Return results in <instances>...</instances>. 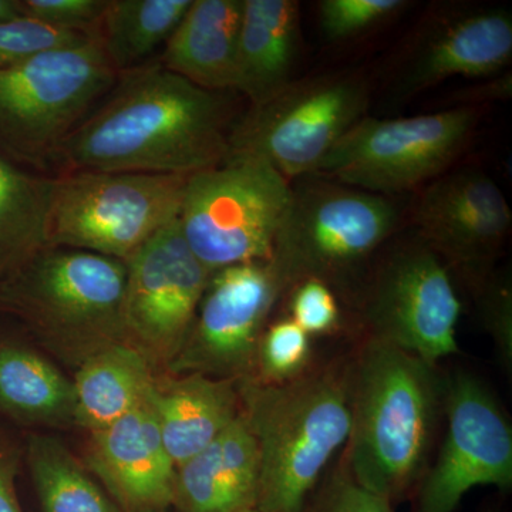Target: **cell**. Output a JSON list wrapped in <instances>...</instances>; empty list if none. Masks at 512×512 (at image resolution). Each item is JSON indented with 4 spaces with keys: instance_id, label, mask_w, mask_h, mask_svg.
Segmentation results:
<instances>
[{
    "instance_id": "6da1fadb",
    "label": "cell",
    "mask_w": 512,
    "mask_h": 512,
    "mask_svg": "<svg viewBox=\"0 0 512 512\" xmlns=\"http://www.w3.org/2000/svg\"><path fill=\"white\" fill-rule=\"evenodd\" d=\"M153 62L120 74L57 151L60 173L188 175L228 156L231 107Z\"/></svg>"
},
{
    "instance_id": "7a4b0ae2",
    "label": "cell",
    "mask_w": 512,
    "mask_h": 512,
    "mask_svg": "<svg viewBox=\"0 0 512 512\" xmlns=\"http://www.w3.org/2000/svg\"><path fill=\"white\" fill-rule=\"evenodd\" d=\"M444 380L439 366L372 338L349 360L343 457L366 490L394 503L420 483L443 416Z\"/></svg>"
},
{
    "instance_id": "3957f363",
    "label": "cell",
    "mask_w": 512,
    "mask_h": 512,
    "mask_svg": "<svg viewBox=\"0 0 512 512\" xmlns=\"http://www.w3.org/2000/svg\"><path fill=\"white\" fill-rule=\"evenodd\" d=\"M259 453V512H302L350 434L349 360L282 384L238 382Z\"/></svg>"
},
{
    "instance_id": "277c9868",
    "label": "cell",
    "mask_w": 512,
    "mask_h": 512,
    "mask_svg": "<svg viewBox=\"0 0 512 512\" xmlns=\"http://www.w3.org/2000/svg\"><path fill=\"white\" fill-rule=\"evenodd\" d=\"M124 288L123 261L49 245L0 281V308L74 370L101 349L128 342Z\"/></svg>"
},
{
    "instance_id": "5b68a950",
    "label": "cell",
    "mask_w": 512,
    "mask_h": 512,
    "mask_svg": "<svg viewBox=\"0 0 512 512\" xmlns=\"http://www.w3.org/2000/svg\"><path fill=\"white\" fill-rule=\"evenodd\" d=\"M399 224L390 197L329 178L301 181L292 187L269 262L284 293L308 279L339 288L370 264Z\"/></svg>"
},
{
    "instance_id": "8992f818",
    "label": "cell",
    "mask_w": 512,
    "mask_h": 512,
    "mask_svg": "<svg viewBox=\"0 0 512 512\" xmlns=\"http://www.w3.org/2000/svg\"><path fill=\"white\" fill-rule=\"evenodd\" d=\"M117 77L93 37L0 69V151L36 167L53 165Z\"/></svg>"
},
{
    "instance_id": "52a82bcc",
    "label": "cell",
    "mask_w": 512,
    "mask_h": 512,
    "mask_svg": "<svg viewBox=\"0 0 512 512\" xmlns=\"http://www.w3.org/2000/svg\"><path fill=\"white\" fill-rule=\"evenodd\" d=\"M291 197V183L271 165L227 157L188 175L178 224L211 274L245 262L271 261Z\"/></svg>"
},
{
    "instance_id": "ba28073f",
    "label": "cell",
    "mask_w": 512,
    "mask_h": 512,
    "mask_svg": "<svg viewBox=\"0 0 512 512\" xmlns=\"http://www.w3.org/2000/svg\"><path fill=\"white\" fill-rule=\"evenodd\" d=\"M184 175L73 171L52 177L47 244L126 262L177 220Z\"/></svg>"
},
{
    "instance_id": "9c48e42d",
    "label": "cell",
    "mask_w": 512,
    "mask_h": 512,
    "mask_svg": "<svg viewBox=\"0 0 512 512\" xmlns=\"http://www.w3.org/2000/svg\"><path fill=\"white\" fill-rule=\"evenodd\" d=\"M369 89L359 76L333 74L292 82L251 106L232 126L227 157L271 165L286 180L311 177L333 146L365 117Z\"/></svg>"
},
{
    "instance_id": "30bf717a",
    "label": "cell",
    "mask_w": 512,
    "mask_h": 512,
    "mask_svg": "<svg viewBox=\"0 0 512 512\" xmlns=\"http://www.w3.org/2000/svg\"><path fill=\"white\" fill-rule=\"evenodd\" d=\"M477 123L473 107L402 119L363 117L333 146L315 175L384 197L414 190L447 173Z\"/></svg>"
},
{
    "instance_id": "8fae6325",
    "label": "cell",
    "mask_w": 512,
    "mask_h": 512,
    "mask_svg": "<svg viewBox=\"0 0 512 512\" xmlns=\"http://www.w3.org/2000/svg\"><path fill=\"white\" fill-rule=\"evenodd\" d=\"M367 338L429 365L460 353L461 315L453 278L439 256L416 237L377 262L360 293Z\"/></svg>"
},
{
    "instance_id": "7c38bea8",
    "label": "cell",
    "mask_w": 512,
    "mask_h": 512,
    "mask_svg": "<svg viewBox=\"0 0 512 512\" xmlns=\"http://www.w3.org/2000/svg\"><path fill=\"white\" fill-rule=\"evenodd\" d=\"M282 295L284 288L269 261L214 272L183 346L163 373L252 379L259 340Z\"/></svg>"
},
{
    "instance_id": "4fadbf2b",
    "label": "cell",
    "mask_w": 512,
    "mask_h": 512,
    "mask_svg": "<svg viewBox=\"0 0 512 512\" xmlns=\"http://www.w3.org/2000/svg\"><path fill=\"white\" fill-rule=\"evenodd\" d=\"M446 434L419 483L416 512H454L476 487H512V430L490 387L471 373L444 380Z\"/></svg>"
},
{
    "instance_id": "5bb4252c",
    "label": "cell",
    "mask_w": 512,
    "mask_h": 512,
    "mask_svg": "<svg viewBox=\"0 0 512 512\" xmlns=\"http://www.w3.org/2000/svg\"><path fill=\"white\" fill-rule=\"evenodd\" d=\"M124 264L128 343L163 373L183 346L212 274L188 247L178 218Z\"/></svg>"
},
{
    "instance_id": "9a60e30c",
    "label": "cell",
    "mask_w": 512,
    "mask_h": 512,
    "mask_svg": "<svg viewBox=\"0 0 512 512\" xmlns=\"http://www.w3.org/2000/svg\"><path fill=\"white\" fill-rule=\"evenodd\" d=\"M412 222L416 237L476 295L495 274L512 214L493 178L483 171L458 170L424 185Z\"/></svg>"
},
{
    "instance_id": "2e32d148",
    "label": "cell",
    "mask_w": 512,
    "mask_h": 512,
    "mask_svg": "<svg viewBox=\"0 0 512 512\" xmlns=\"http://www.w3.org/2000/svg\"><path fill=\"white\" fill-rule=\"evenodd\" d=\"M84 460L121 512L173 508L175 466L148 399L110 426L89 433Z\"/></svg>"
},
{
    "instance_id": "e0dca14e",
    "label": "cell",
    "mask_w": 512,
    "mask_h": 512,
    "mask_svg": "<svg viewBox=\"0 0 512 512\" xmlns=\"http://www.w3.org/2000/svg\"><path fill=\"white\" fill-rule=\"evenodd\" d=\"M512 18L503 9L444 16L424 30L400 74L399 89L414 94L456 76L481 77L511 62Z\"/></svg>"
},
{
    "instance_id": "ac0fdd59",
    "label": "cell",
    "mask_w": 512,
    "mask_h": 512,
    "mask_svg": "<svg viewBox=\"0 0 512 512\" xmlns=\"http://www.w3.org/2000/svg\"><path fill=\"white\" fill-rule=\"evenodd\" d=\"M148 404L175 468L194 457L241 414L238 382L157 373Z\"/></svg>"
},
{
    "instance_id": "d6986e66",
    "label": "cell",
    "mask_w": 512,
    "mask_h": 512,
    "mask_svg": "<svg viewBox=\"0 0 512 512\" xmlns=\"http://www.w3.org/2000/svg\"><path fill=\"white\" fill-rule=\"evenodd\" d=\"M259 493V453L247 420H237L210 446L175 468L178 512H249Z\"/></svg>"
},
{
    "instance_id": "ffe728a7",
    "label": "cell",
    "mask_w": 512,
    "mask_h": 512,
    "mask_svg": "<svg viewBox=\"0 0 512 512\" xmlns=\"http://www.w3.org/2000/svg\"><path fill=\"white\" fill-rule=\"evenodd\" d=\"M301 39L295 0H244L234 89L259 106L292 83Z\"/></svg>"
},
{
    "instance_id": "44dd1931",
    "label": "cell",
    "mask_w": 512,
    "mask_h": 512,
    "mask_svg": "<svg viewBox=\"0 0 512 512\" xmlns=\"http://www.w3.org/2000/svg\"><path fill=\"white\" fill-rule=\"evenodd\" d=\"M244 0H192L157 62L208 92L234 89Z\"/></svg>"
},
{
    "instance_id": "7402d4cb",
    "label": "cell",
    "mask_w": 512,
    "mask_h": 512,
    "mask_svg": "<svg viewBox=\"0 0 512 512\" xmlns=\"http://www.w3.org/2000/svg\"><path fill=\"white\" fill-rule=\"evenodd\" d=\"M0 416L28 427H74L69 376L25 340L0 336Z\"/></svg>"
},
{
    "instance_id": "603a6c76",
    "label": "cell",
    "mask_w": 512,
    "mask_h": 512,
    "mask_svg": "<svg viewBox=\"0 0 512 512\" xmlns=\"http://www.w3.org/2000/svg\"><path fill=\"white\" fill-rule=\"evenodd\" d=\"M157 370L128 342L94 353L73 370L74 427L104 429L147 402Z\"/></svg>"
},
{
    "instance_id": "cb8c5ba5",
    "label": "cell",
    "mask_w": 512,
    "mask_h": 512,
    "mask_svg": "<svg viewBox=\"0 0 512 512\" xmlns=\"http://www.w3.org/2000/svg\"><path fill=\"white\" fill-rule=\"evenodd\" d=\"M191 2L107 0L93 39L117 76L140 69L156 62Z\"/></svg>"
},
{
    "instance_id": "d4e9b609",
    "label": "cell",
    "mask_w": 512,
    "mask_h": 512,
    "mask_svg": "<svg viewBox=\"0 0 512 512\" xmlns=\"http://www.w3.org/2000/svg\"><path fill=\"white\" fill-rule=\"evenodd\" d=\"M52 177L19 167L0 151V281L47 244Z\"/></svg>"
},
{
    "instance_id": "484cf974",
    "label": "cell",
    "mask_w": 512,
    "mask_h": 512,
    "mask_svg": "<svg viewBox=\"0 0 512 512\" xmlns=\"http://www.w3.org/2000/svg\"><path fill=\"white\" fill-rule=\"evenodd\" d=\"M25 458L42 512H121L63 441L32 433Z\"/></svg>"
},
{
    "instance_id": "4316f807",
    "label": "cell",
    "mask_w": 512,
    "mask_h": 512,
    "mask_svg": "<svg viewBox=\"0 0 512 512\" xmlns=\"http://www.w3.org/2000/svg\"><path fill=\"white\" fill-rule=\"evenodd\" d=\"M311 359V336L292 319H278L262 333L252 379L265 384L292 382L311 369Z\"/></svg>"
},
{
    "instance_id": "83f0119b",
    "label": "cell",
    "mask_w": 512,
    "mask_h": 512,
    "mask_svg": "<svg viewBox=\"0 0 512 512\" xmlns=\"http://www.w3.org/2000/svg\"><path fill=\"white\" fill-rule=\"evenodd\" d=\"M302 512H394L393 503L362 487L345 457L316 485Z\"/></svg>"
},
{
    "instance_id": "f1b7e54d",
    "label": "cell",
    "mask_w": 512,
    "mask_h": 512,
    "mask_svg": "<svg viewBox=\"0 0 512 512\" xmlns=\"http://www.w3.org/2000/svg\"><path fill=\"white\" fill-rule=\"evenodd\" d=\"M89 39L92 37L50 28L29 18L0 23V69L49 50L80 45Z\"/></svg>"
},
{
    "instance_id": "f546056e",
    "label": "cell",
    "mask_w": 512,
    "mask_h": 512,
    "mask_svg": "<svg viewBox=\"0 0 512 512\" xmlns=\"http://www.w3.org/2000/svg\"><path fill=\"white\" fill-rule=\"evenodd\" d=\"M403 0H323L320 25L333 40L349 39L406 8Z\"/></svg>"
},
{
    "instance_id": "4dcf8cb0",
    "label": "cell",
    "mask_w": 512,
    "mask_h": 512,
    "mask_svg": "<svg viewBox=\"0 0 512 512\" xmlns=\"http://www.w3.org/2000/svg\"><path fill=\"white\" fill-rule=\"evenodd\" d=\"M289 312L296 325L309 336L335 332L340 323V309L335 291L316 279L299 282L291 289Z\"/></svg>"
},
{
    "instance_id": "1f68e13d",
    "label": "cell",
    "mask_w": 512,
    "mask_h": 512,
    "mask_svg": "<svg viewBox=\"0 0 512 512\" xmlns=\"http://www.w3.org/2000/svg\"><path fill=\"white\" fill-rule=\"evenodd\" d=\"M107 0H20L25 18L93 37Z\"/></svg>"
},
{
    "instance_id": "d6a6232c",
    "label": "cell",
    "mask_w": 512,
    "mask_h": 512,
    "mask_svg": "<svg viewBox=\"0 0 512 512\" xmlns=\"http://www.w3.org/2000/svg\"><path fill=\"white\" fill-rule=\"evenodd\" d=\"M484 328L505 367L512 365V289L507 276L494 274L476 293Z\"/></svg>"
},
{
    "instance_id": "836d02e7",
    "label": "cell",
    "mask_w": 512,
    "mask_h": 512,
    "mask_svg": "<svg viewBox=\"0 0 512 512\" xmlns=\"http://www.w3.org/2000/svg\"><path fill=\"white\" fill-rule=\"evenodd\" d=\"M22 451L12 434L0 427V512H25L16 487Z\"/></svg>"
},
{
    "instance_id": "e575fe53",
    "label": "cell",
    "mask_w": 512,
    "mask_h": 512,
    "mask_svg": "<svg viewBox=\"0 0 512 512\" xmlns=\"http://www.w3.org/2000/svg\"><path fill=\"white\" fill-rule=\"evenodd\" d=\"M25 18L20 0H0V23Z\"/></svg>"
},
{
    "instance_id": "d590c367",
    "label": "cell",
    "mask_w": 512,
    "mask_h": 512,
    "mask_svg": "<svg viewBox=\"0 0 512 512\" xmlns=\"http://www.w3.org/2000/svg\"><path fill=\"white\" fill-rule=\"evenodd\" d=\"M249 512H259L258 510H252V511H249Z\"/></svg>"
}]
</instances>
